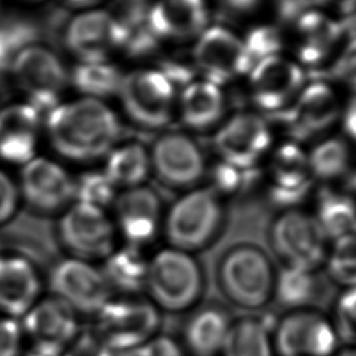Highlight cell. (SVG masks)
<instances>
[{"instance_id": "cell-6", "label": "cell", "mask_w": 356, "mask_h": 356, "mask_svg": "<svg viewBox=\"0 0 356 356\" xmlns=\"http://www.w3.org/2000/svg\"><path fill=\"white\" fill-rule=\"evenodd\" d=\"M92 327L116 354L132 353L160 332L161 312L145 296H114Z\"/></svg>"}, {"instance_id": "cell-35", "label": "cell", "mask_w": 356, "mask_h": 356, "mask_svg": "<svg viewBox=\"0 0 356 356\" xmlns=\"http://www.w3.org/2000/svg\"><path fill=\"white\" fill-rule=\"evenodd\" d=\"M72 79L76 87L84 93L109 97L120 92L124 77L114 66L97 63L76 67Z\"/></svg>"}, {"instance_id": "cell-22", "label": "cell", "mask_w": 356, "mask_h": 356, "mask_svg": "<svg viewBox=\"0 0 356 356\" xmlns=\"http://www.w3.org/2000/svg\"><path fill=\"white\" fill-rule=\"evenodd\" d=\"M254 100L262 109L277 110L287 104L302 84V70L280 56H270L252 70Z\"/></svg>"}, {"instance_id": "cell-4", "label": "cell", "mask_w": 356, "mask_h": 356, "mask_svg": "<svg viewBox=\"0 0 356 356\" xmlns=\"http://www.w3.org/2000/svg\"><path fill=\"white\" fill-rule=\"evenodd\" d=\"M207 275L198 257L163 247L149 257L144 294L160 312L187 314L203 302Z\"/></svg>"}, {"instance_id": "cell-45", "label": "cell", "mask_w": 356, "mask_h": 356, "mask_svg": "<svg viewBox=\"0 0 356 356\" xmlns=\"http://www.w3.org/2000/svg\"><path fill=\"white\" fill-rule=\"evenodd\" d=\"M207 14L218 20H228L248 14L257 6V0H203Z\"/></svg>"}, {"instance_id": "cell-9", "label": "cell", "mask_w": 356, "mask_h": 356, "mask_svg": "<svg viewBox=\"0 0 356 356\" xmlns=\"http://www.w3.org/2000/svg\"><path fill=\"white\" fill-rule=\"evenodd\" d=\"M24 356H61L82 330L81 316L54 296H43L20 320Z\"/></svg>"}, {"instance_id": "cell-28", "label": "cell", "mask_w": 356, "mask_h": 356, "mask_svg": "<svg viewBox=\"0 0 356 356\" xmlns=\"http://www.w3.org/2000/svg\"><path fill=\"white\" fill-rule=\"evenodd\" d=\"M273 323L260 314L234 317L221 356H276Z\"/></svg>"}, {"instance_id": "cell-19", "label": "cell", "mask_w": 356, "mask_h": 356, "mask_svg": "<svg viewBox=\"0 0 356 356\" xmlns=\"http://www.w3.org/2000/svg\"><path fill=\"white\" fill-rule=\"evenodd\" d=\"M126 40L124 27L103 11L79 15L70 22L65 33L69 49L87 64L102 63L116 47H124Z\"/></svg>"}, {"instance_id": "cell-49", "label": "cell", "mask_w": 356, "mask_h": 356, "mask_svg": "<svg viewBox=\"0 0 356 356\" xmlns=\"http://www.w3.org/2000/svg\"><path fill=\"white\" fill-rule=\"evenodd\" d=\"M322 3H338L341 6H350L351 4H355L356 0H317Z\"/></svg>"}, {"instance_id": "cell-27", "label": "cell", "mask_w": 356, "mask_h": 356, "mask_svg": "<svg viewBox=\"0 0 356 356\" xmlns=\"http://www.w3.org/2000/svg\"><path fill=\"white\" fill-rule=\"evenodd\" d=\"M338 116V103L332 89L323 83L312 84L302 92L292 116L296 138L307 139L326 131Z\"/></svg>"}, {"instance_id": "cell-12", "label": "cell", "mask_w": 356, "mask_h": 356, "mask_svg": "<svg viewBox=\"0 0 356 356\" xmlns=\"http://www.w3.org/2000/svg\"><path fill=\"white\" fill-rule=\"evenodd\" d=\"M307 153L298 144L287 143L275 150L266 168H261L264 193L280 210L299 208L315 191Z\"/></svg>"}, {"instance_id": "cell-46", "label": "cell", "mask_w": 356, "mask_h": 356, "mask_svg": "<svg viewBox=\"0 0 356 356\" xmlns=\"http://www.w3.org/2000/svg\"><path fill=\"white\" fill-rule=\"evenodd\" d=\"M336 72L341 79H346L348 83L354 84L356 87V40L341 55L337 65Z\"/></svg>"}, {"instance_id": "cell-20", "label": "cell", "mask_w": 356, "mask_h": 356, "mask_svg": "<svg viewBox=\"0 0 356 356\" xmlns=\"http://www.w3.org/2000/svg\"><path fill=\"white\" fill-rule=\"evenodd\" d=\"M194 56L199 69L213 84L228 81L252 67L244 42L222 27L204 32Z\"/></svg>"}, {"instance_id": "cell-42", "label": "cell", "mask_w": 356, "mask_h": 356, "mask_svg": "<svg viewBox=\"0 0 356 356\" xmlns=\"http://www.w3.org/2000/svg\"><path fill=\"white\" fill-rule=\"evenodd\" d=\"M25 338L20 320L0 315V356H24Z\"/></svg>"}, {"instance_id": "cell-33", "label": "cell", "mask_w": 356, "mask_h": 356, "mask_svg": "<svg viewBox=\"0 0 356 356\" xmlns=\"http://www.w3.org/2000/svg\"><path fill=\"white\" fill-rule=\"evenodd\" d=\"M322 273L339 289L356 287V231L330 241Z\"/></svg>"}, {"instance_id": "cell-7", "label": "cell", "mask_w": 356, "mask_h": 356, "mask_svg": "<svg viewBox=\"0 0 356 356\" xmlns=\"http://www.w3.org/2000/svg\"><path fill=\"white\" fill-rule=\"evenodd\" d=\"M56 234L69 257L99 264L120 244L110 210L74 202L58 215Z\"/></svg>"}, {"instance_id": "cell-17", "label": "cell", "mask_w": 356, "mask_h": 356, "mask_svg": "<svg viewBox=\"0 0 356 356\" xmlns=\"http://www.w3.org/2000/svg\"><path fill=\"white\" fill-rule=\"evenodd\" d=\"M44 280L30 257L0 250V315L21 320L43 297Z\"/></svg>"}, {"instance_id": "cell-26", "label": "cell", "mask_w": 356, "mask_h": 356, "mask_svg": "<svg viewBox=\"0 0 356 356\" xmlns=\"http://www.w3.org/2000/svg\"><path fill=\"white\" fill-rule=\"evenodd\" d=\"M207 21L203 0H160L148 14L149 27L158 38H188L202 32Z\"/></svg>"}, {"instance_id": "cell-50", "label": "cell", "mask_w": 356, "mask_h": 356, "mask_svg": "<svg viewBox=\"0 0 356 356\" xmlns=\"http://www.w3.org/2000/svg\"><path fill=\"white\" fill-rule=\"evenodd\" d=\"M67 3H70L71 6H89V4H92V3H95L97 0H66Z\"/></svg>"}, {"instance_id": "cell-47", "label": "cell", "mask_w": 356, "mask_h": 356, "mask_svg": "<svg viewBox=\"0 0 356 356\" xmlns=\"http://www.w3.org/2000/svg\"><path fill=\"white\" fill-rule=\"evenodd\" d=\"M346 129L351 138L356 140V97L351 102L346 118Z\"/></svg>"}, {"instance_id": "cell-48", "label": "cell", "mask_w": 356, "mask_h": 356, "mask_svg": "<svg viewBox=\"0 0 356 356\" xmlns=\"http://www.w3.org/2000/svg\"><path fill=\"white\" fill-rule=\"evenodd\" d=\"M332 356H356V346L341 344Z\"/></svg>"}, {"instance_id": "cell-36", "label": "cell", "mask_w": 356, "mask_h": 356, "mask_svg": "<svg viewBox=\"0 0 356 356\" xmlns=\"http://www.w3.org/2000/svg\"><path fill=\"white\" fill-rule=\"evenodd\" d=\"M119 193L103 170L87 171L74 177V202L110 210Z\"/></svg>"}, {"instance_id": "cell-13", "label": "cell", "mask_w": 356, "mask_h": 356, "mask_svg": "<svg viewBox=\"0 0 356 356\" xmlns=\"http://www.w3.org/2000/svg\"><path fill=\"white\" fill-rule=\"evenodd\" d=\"M165 207L147 184L120 191L110 213L121 243L145 249L163 234Z\"/></svg>"}, {"instance_id": "cell-24", "label": "cell", "mask_w": 356, "mask_h": 356, "mask_svg": "<svg viewBox=\"0 0 356 356\" xmlns=\"http://www.w3.org/2000/svg\"><path fill=\"white\" fill-rule=\"evenodd\" d=\"M148 264L145 249L120 243L99 266L114 296H144Z\"/></svg>"}, {"instance_id": "cell-39", "label": "cell", "mask_w": 356, "mask_h": 356, "mask_svg": "<svg viewBox=\"0 0 356 356\" xmlns=\"http://www.w3.org/2000/svg\"><path fill=\"white\" fill-rule=\"evenodd\" d=\"M38 111L32 105H14L0 111V136L15 132H35Z\"/></svg>"}, {"instance_id": "cell-37", "label": "cell", "mask_w": 356, "mask_h": 356, "mask_svg": "<svg viewBox=\"0 0 356 356\" xmlns=\"http://www.w3.org/2000/svg\"><path fill=\"white\" fill-rule=\"evenodd\" d=\"M328 314L341 344L356 346V287L339 289Z\"/></svg>"}, {"instance_id": "cell-1", "label": "cell", "mask_w": 356, "mask_h": 356, "mask_svg": "<svg viewBox=\"0 0 356 356\" xmlns=\"http://www.w3.org/2000/svg\"><path fill=\"white\" fill-rule=\"evenodd\" d=\"M48 131L60 156L74 163H89L104 158L114 148L120 126L105 105L86 99L53 110Z\"/></svg>"}, {"instance_id": "cell-31", "label": "cell", "mask_w": 356, "mask_h": 356, "mask_svg": "<svg viewBox=\"0 0 356 356\" xmlns=\"http://www.w3.org/2000/svg\"><path fill=\"white\" fill-rule=\"evenodd\" d=\"M223 110V98L216 84L197 82L189 84L182 95V115L186 124L195 129L211 127Z\"/></svg>"}, {"instance_id": "cell-10", "label": "cell", "mask_w": 356, "mask_h": 356, "mask_svg": "<svg viewBox=\"0 0 356 356\" xmlns=\"http://www.w3.org/2000/svg\"><path fill=\"white\" fill-rule=\"evenodd\" d=\"M48 286L51 296L67 304L79 316L95 317L114 297L99 264L69 255L51 266Z\"/></svg>"}, {"instance_id": "cell-44", "label": "cell", "mask_w": 356, "mask_h": 356, "mask_svg": "<svg viewBox=\"0 0 356 356\" xmlns=\"http://www.w3.org/2000/svg\"><path fill=\"white\" fill-rule=\"evenodd\" d=\"M132 356H187L178 337L163 334L159 332L156 336L149 339L145 344L131 353Z\"/></svg>"}, {"instance_id": "cell-30", "label": "cell", "mask_w": 356, "mask_h": 356, "mask_svg": "<svg viewBox=\"0 0 356 356\" xmlns=\"http://www.w3.org/2000/svg\"><path fill=\"white\" fill-rule=\"evenodd\" d=\"M103 171L119 191L140 187L152 175L150 154L138 143L113 148Z\"/></svg>"}, {"instance_id": "cell-38", "label": "cell", "mask_w": 356, "mask_h": 356, "mask_svg": "<svg viewBox=\"0 0 356 356\" xmlns=\"http://www.w3.org/2000/svg\"><path fill=\"white\" fill-rule=\"evenodd\" d=\"M35 132L4 134L0 137V159L24 168L35 158Z\"/></svg>"}, {"instance_id": "cell-34", "label": "cell", "mask_w": 356, "mask_h": 356, "mask_svg": "<svg viewBox=\"0 0 356 356\" xmlns=\"http://www.w3.org/2000/svg\"><path fill=\"white\" fill-rule=\"evenodd\" d=\"M338 27L320 14H307L300 22L302 59L315 63L321 59L338 35Z\"/></svg>"}, {"instance_id": "cell-23", "label": "cell", "mask_w": 356, "mask_h": 356, "mask_svg": "<svg viewBox=\"0 0 356 356\" xmlns=\"http://www.w3.org/2000/svg\"><path fill=\"white\" fill-rule=\"evenodd\" d=\"M328 283L322 270L296 267L278 268L273 302L288 310L318 307L328 296Z\"/></svg>"}, {"instance_id": "cell-25", "label": "cell", "mask_w": 356, "mask_h": 356, "mask_svg": "<svg viewBox=\"0 0 356 356\" xmlns=\"http://www.w3.org/2000/svg\"><path fill=\"white\" fill-rule=\"evenodd\" d=\"M312 216L332 241L356 231V193L350 188L320 186L312 195Z\"/></svg>"}, {"instance_id": "cell-32", "label": "cell", "mask_w": 356, "mask_h": 356, "mask_svg": "<svg viewBox=\"0 0 356 356\" xmlns=\"http://www.w3.org/2000/svg\"><path fill=\"white\" fill-rule=\"evenodd\" d=\"M205 179H208L209 188L228 203L261 184V168L247 170L218 160L213 166L208 168Z\"/></svg>"}, {"instance_id": "cell-14", "label": "cell", "mask_w": 356, "mask_h": 356, "mask_svg": "<svg viewBox=\"0 0 356 356\" xmlns=\"http://www.w3.org/2000/svg\"><path fill=\"white\" fill-rule=\"evenodd\" d=\"M152 173L168 188L188 191L200 186L208 165L192 139L179 134H165L150 153Z\"/></svg>"}, {"instance_id": "cell-43", "label": "cell", "mask_w": 356, "mask_h": 356, "mask_svg": "<svg viewBox=\"0 0 356 356\" xmlns=\"http://www.w3.org/2000/svg\"><path fill=\"white\" fill-rule=\"evenodd\" d=\"M21 207L15 178L0 168V226L10 222Z\"/></svg>"}, {"instance_id": "cell-8", "label": "cell", "mask_w": 356, "mask_h": 356, "mask_svg": "<svg viewBox=\"0 0 356 356\" xmlns=\"http://www.w3.org/2000/svg\"><path fill=\"white\" fill-rule=\"evenodd\" d=\"M276 356H332L341 346L328 312L318 307L283 312L273 320Z\"/></svg>"}, {"instance_id": "cell-41", "label": "cell", "mask_w": 356, "mask_h": 356, "mask_svg": "<svg viewBox=\"0 0 356 356\" xmlns=\"http://www.w3.org/2000/svg\"><path fill=\"white\" fill-rule=\"evenodd\" d=\"M244 45L254 66L255 63L257 64L261 60L275 56L281 47V42L276 31L268 27H261L252 31Z\"/></svg>"}, {"instance_id": "cell-5", "label": "cell", "mask_w": 356, "mask_h": 356, "mask_svg": "<svg viewBox=\"0 0 356 356\" xmlns=\"http://www.w3.org/2000/svg\"><path fill=\"white\" fill-rule=\"evenodd\" d=\"M271 257L281 266L322 270L330 239L309 209H283L273 216L266 231Z\"/></svg>"}, {"instance_id": "cell-16", "label": "cell", "mask_w": 356, "mask_h": 356, "mask_svg": "<svg viewBox=\"0 0 356 356\" xmlns=\"http://www.w3.org/2000/svg\"><path fill=\"white\" fill-rule=\"evenodd\" d=\"M14 74L37 111L51 109L67 82L59 59L38 47L21 50L14 61Z\"/></svg>"}, {"instance_id": "cell-18", "label": "cell", "mask_w": 356, "mask_h": 356, "mask_svg": "<svg viewBox=\"0 0 356 356\" xmlns=\"http://www.w3.org/2000/svg\"><path fill=\"white\" fill-rule=\"evenodd\" d=\"M270 147L271 134L266 124L252 114L234 116L215 137L220 160L247 170L259 168Z\"/></svg>"}, {"instance_id": "cell-2", "label": "cell", "mask_w": 356, "mask_h": 356, "mask_svg": "<svg viewBox=\"0 0 356 356\" xmlns=\"http://www.w3.org/2000/svg\"><path fill=\"white\" fill-rule=\"evenodd\" d=\"M278 268L271 254L257 243L238 242L218 257L215 280L225 300L247 314L273 302Z\"/></svg>"}, {"instance_id": "cell-15", "label": "cell", "mask_w": 356, "mask_h": 356, "mask_svg": "<svg viewBox=\"0 0 356 356\" xmlns=\"http://www.w3.org/2000/svg\"><path fill=\"white\" fill-rule=\"evenodd\" d=\"M126 111L137 122L148 129L168 124L171 116L173 87L160 72L139 71L122 79L120 88Z\"/></svg>"}, {"instance_id": "cell-40", "label": "cell", "mask_w": 356, "mask_h": 356, "mask_svg": "<svg viewBox=\"0 0 356 356\" xmlns=\"http://www.w3.org/2000/svg\"><path fill=\"white\" fill-rule=\"evenodd\" d=\"M115 353L93 327L79 331L74 341L65 349L61 356H115Z\"/></svg>"}, {"instance_id": "cell-11", "label": "cell", "mask_w": 356, "mask_h": 356, "mask_svg": "<svg viewBox=\"0 0 356 356\" xmlns=\"http://www.w3.org/2000/svg\"><path fill=\"white\" fill-rule=\"evenodd\" d=\"M21 205L43 216H58L74 202V176L54 160L37 158L16 179Z\"/></svg>"}, {"instance_id": "cell-21", "label": "cell", "mask_w": 356, "mask_h": 356, "mask_svg": "<svg viewBox=\"0 0 356 356\" xmlns=\"http://www.w3.org/2000/svg\"><path fill=\"white\" fill-rule=\"evenodd\" d=\"M233 320L220 302H202L187 312L178 337L187 356H221Z\"/></svg>"}, {"instance_id": "cell-3", "label": "cell", "mask_w": 356, "mask_h": 356, "mask_svg": "<svg viewBox=\"0 0 356 356\" xmlns=\"http://www.w3.org/2000/svg\"><path fill=\"white\" fill-rule=\"evenodd\" d=\"M227 222V202L205 184L184 191L166 208L163 234L170 247L195 255L220 241Z\"/></svg>"}, {"instance_id": "cell-29", "label": "cell", "mask_w": 356, "mask_h": 356, "mask_svg": "<svg viewBox=\"0 0 356 356\" xmlns=\"http://www.w3.org/2000/svg\"><path fill=\"white\" fill-rule=\"evenodd\" d=\"M307 161L315 184L320 186L346 187L354 176L350 149L341 139H327L317 144L307 153Z\"/></svg>"}]
</instances>
